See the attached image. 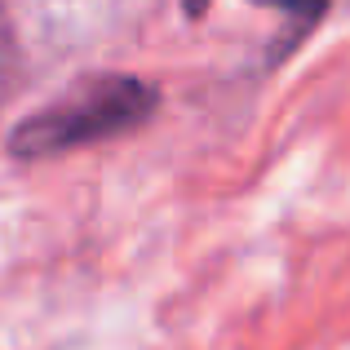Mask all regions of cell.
Listing matches in <instances>:
<instances>
[{
    "mask_svg": "<svg viewBox=\"0 0 350 350\" xmlns=\"http://www.w3.org/2000/svg\"><path fill=\"white\" fill-rule=\"evenodd\" d=\"M155 107L160 94L137 76H80L62 98L14 124L9 151L18 160H49V155L129 133L142 120H151Z\"/></svg>",
    "mask_w": 350,
    "mask_h": 350,
    "instance_id": "6da1fadb",
    "label": "cell"
},
{
    "mask_svg": "<svg viewBox=\"0 0 350 350\" xmlns=\"http://www.w3.org/2000/svg\"><path fill=\"white\" fill-rule=\"evenodd\" d=\"M253 5H266V9H284V14L297 18V36L306 31V27H315L319 18H324L328 0H253Z\"/></svg>",
    "mask_w": 350,
    "mask_h": 350,
    "instance_id": "7a4b0ae2",
    "label": "cell"
},
{
    "mask_svg": "<svg viewBox=\"0 0 350 350\" xmlns=\"http://www.w3.org/2000/svg\"><path fill=\"white\" fill-rule=\"evenodd\" d=\"M204 5H208V0H187V14H200Z\"/></svg>",
    "mask_w": 350,
    "mask_h": 350,
    "instance_id": "3957f363",
    "label": "cell"
}]
</instances>
